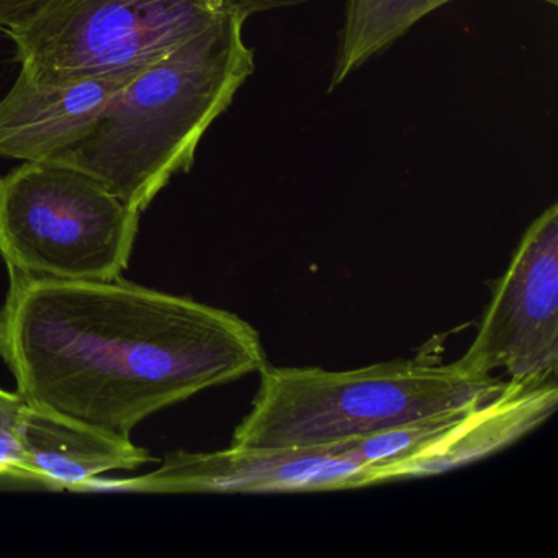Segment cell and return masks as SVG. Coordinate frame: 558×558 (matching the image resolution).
I'll list each match as a JSON object with an SVG mask.
<instances>
[{
	"mask_svg": "<svg viewBox=\"0 0 558 558\" xmlns=\"http://www.w3.org/2000/svg\"><path fill=\"white\" fill-rule=\"evenodd\" d=\"M0 357L31 407L132 439L146 417L259 374V332L234 313L126 282L9 272Z\"/></svg>",
	"mask_w": 558,
	"mask_h": 558,
	"instance_id": "cell-1",
	"label": "cell"
},
{
	"mask_svg": "<svg viewBox=\"0 0 558 558\" xmlns=\"http://www.w3.org/2000/svg\"><path fill=\"white\" fill-rule=\"evenodd\" d=\"M244 24L223 19L142 71L57 161L89 172L143 214L175 174L191 169L207 130L256 71Z\"/></svg>",
	"mask_w": 558,
	"mask_h": 558,
	"instance_id": "cell-2",
	"label": "cell"
},
{
	"mask_svg": "<svg viewBox=\"0 0 558 558\" xmlns=\"http://www.w3.org/2000/svg\"><path fill=\"white\" fill-rule=\"evenodd\" d=\"M231 446L306 449L352 442L424 417L475 407L505 387L453 364L381 362L354 371L269 367Z\"/></svg>",
	"mask_w": 558,
	"mask_h": 558,
	"instance_id": "cell-3",
	"label": "cell"
},
{
	"mask_svg": "<svg viewBox=\"0 0 558 558\" xmlns=\"http://www.w3.org/2000/svg\"><path fill=\"white\" fill-rule=\"evenodd\" d=\"M312 0H40L5 31L21 70L97 77L148 70L227 17L250 19Z\"/></svg>",
	"mask_w": 558,
	"mask_h": 558,
	"instance_id": "cell-4",
	"label": "cell"
},
{
	"mask_svg": "<svg viewBox=\"0 0 558 558\" xmlns=\"http://www.w3.org/2000/svg\"><path fill=\"white\" fill-rule=\"evenodd\" d=\"M140 211L89 172L48 159L0 175V257L9 272L97 282L122 277Z\"/></svg>",
	"mask_w": 558,
	"mask_h": 558,
	"instance_id": "cell-5",
	"label": "cell"
},
{
	"mask_svg": "<svg viewBox=\"0 0 558 558\" xmlns=\"http://www.w3.org/2000/svg\"><path fill=\"white\" fill-rule=\"evenodd\" d=\"M457 367L472 377L545 385L558 375V205L525 230L495 282L478 331Z\"/></svg>",
	"mask_w": 558,
	"mask_h": 558,
	"instance_id": "cell-6",
	"label": "cell"
},
{
	"mask_svg": "<svg viewBox=\"0 0 558 558\" xmlns=\"http://www.w3.org/2000/svg\"><path fill=\"white\" fill-rule=\"evenodd\" d=\"M344 442L306 449L231 446L217 452H175L159 469L106 483L149 493H323L372 485L371 466L342 453Z\"/></svg>",
	"mask_w": 558,
	"mask_h": 558,
	"instance_id": "cell-7",
	"label": "cell"
},
{
	"mask_svg": "<svg viewBox=\"0 0 558 558\" xmlns=\"http://www.w3.org/2000/svg\"><path fill=\"white\" fill-rule=\"evenodd\" d=\"M138 73L97 77H40L21 70L0 100V156L48 161L83 142L107 104Z\"/></svg>",
	"mask_w": 558,
	"mask_h": 558,
	"instance_id": "cell-8",
	"label": "cell"
},
{
	"mask_svg": "<svg viewBox=\"0 0 558 558\" xmlns=\"http://www.w3.org/2000/svg\"><path fill=\"white\" fill-rule=\"evenodd\" d=\"M557 404V381L534 387L506 381L498 393L472 408L429 449L377 470L374 483L423 478L472 465L537 429L554 414Z\"/></svg>",
	"mask_w": 558,
	"mask_h": 558,
	"instance_id": "cell-9",
	"label": "cell"
},
{
	"mask_svg": "<svg viewBox=\"0 0 558 558\" xmlns=\"http://www.w3.org/2000/svg\"><path fill=\"white\" fill-rule=\"evenodd\" d=\"M24 478L53 488L93 489L100 475L130 472L155 457L132 439L112 436L25 403L19 420Z\"/></svg>",
	"mask_w": 558,
	"mask_h": 558,
	"instance_id": "cell-10",
	"label": "cell"
},
{
	"mask_svg": "<svg viewBox=\"0 0 558 558\" xmlns=\"http://www.w3.org/2000/svg\"><path fill=\"white\" fill-rule=\"evenodd\" d=\"M449 2L453 0H345L328 93ZM541 2L558 4V0Z\"/></svg>",
	"mask_w": 558,
	"mask_h": 558,
	"instance_id": "cell-11",
	"label": "cell"
},
{
	"mask_svg": "<svg viewBox=\"0 0 558 558\" xmlns=\"http://www.w3.org/2000/svg\"><path fill=\"white\" fill-rule=\"evenodd\" d=\"M25 401L21 395L0 388V475L24 478L21 444H19V420Z\"/></svg>",
	"mask_w": 558,
	"mask_h": 558,
	"instance_id": "cell-12",
	"label": "cell"
},
{
	"mask_svg": "<svg viewBox=\"0 0 558 558\" xmlns=\"http://www.w3.org/2000/svg\"><path fill=\"white\" fill-rule=\"evenodd\" d=\"M40 0H0V31L5 32L24 19Z\"/></svg>",
	"mask_w": 558,
	"mask_h": 558,
	"instance_id": "cell-13",
	"label": "cell"
}]
</instances>
